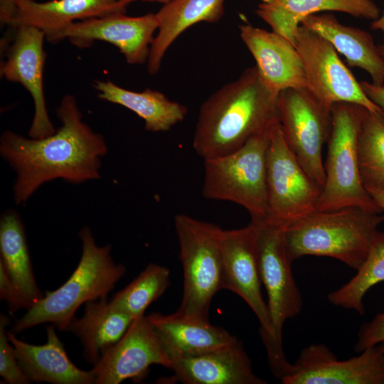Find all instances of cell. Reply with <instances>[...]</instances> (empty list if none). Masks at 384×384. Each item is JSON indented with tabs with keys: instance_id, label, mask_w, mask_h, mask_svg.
Returning a JSON list of instances; mask_svg holds the SVG:
<instances>
[{
	"instance_id": "ac0fdd59",
	"label": "cell",
	"mask_w": 384,
	"mask_h": 384,
	"mask_svg": "<svg viewBox=\"0 0 384 384\" xmlns=\"http://www.w3.org/2000/svg\"><path fill=\"white\" fill-rule=\"evenodd\" d=\"M173 379L186 384H265L252 368L241 341L203 354L171 359Z\"/></svg>"
},
{
	"instance_id": "cb8c5ba5",
	"label": "cell",
	"mask_w": 384,
	"mask_h": 384,
	"mask_svg": "<svg viewBox=\"0 0 384 384\" xmlns=\"http://www.w3.org/2000/svg\"><path fill=\"white\" fill-rule=\"evenodd\" d=\"M225 0H172L155 14L158 33L150 46L147 69L154 75L174 41L187 28L199 22L215 23L224 14Z\"/></svg>"
},
{
	"instance_id": "7402d4cb",
	"label": "cell",
	"mask_w": 384,
	"mask_h": 384,
	"mask_svg": "<svg viewBox=\"0 0 384 384\" xmlns=\"http://www.w3.org/2000/svg\"><path fill=\"white\" fill-rule=\"evenodd\" d=\"M0 262L15 286L16 311L28 310L44 294L36 283L25 226L19 213L7 209L0 218Z\"/></svg>"
},
{
	"instance_id": "ba28073f",
	"label": "cell",
	"mask_w": 384,
	"mask_h": 384,
	"mask_svg": "<svg viewBox=\"0 0 384 384\" xmlns=\"http://www.w3.org/2000/svg\"><path fill=\"white\" fill-rule=\"evenodd\" d=\"M174 226L183 270V297L176 313L209 321L211 301L222 289V228L186 214L174 217Z\"/></svg>"
},
{
	"instance_id": "d6986e66",
	"label": "cell",
	"mask_w": 384,
	"mask_h": 384,
	"mask_svg": "<svg viewBox=\"0 0 384 384\" xmlns=\"http://www.w3.org/2000/svg\"><path fill=\"white\" fill-rule=\"evenodd\" d=\"M55 327L46 326L47 340L33 345L18 339L8 330L18 364L30 381L52 384H95L91 370L77 367L69 358Z\"/></svg>"
},
{
	"instance_id": "5bb4252c",
	"label": "cell",
	"mask_w": 384,
	"mask_h": 384,
	"mask_svg": "<svg viewBox=\"0 0 384 384\" xmlns=\"http://www.w3.org/2000/svg\"><path fill=\"white\" fill-rule=\"evenodd\" d=\"M158 28L156 14L127 16L117 12L102 17L70 23L46 33V38L55 43L68 38L80 48L88 47L94 41L115 46L132 65L147 62L154 33Z\"/></svg>"
},
{
	"instance_id": "44dd1931",
	"label": "cell",
	"mask_w": 384,
	"mask_h": 384,
	"mask_svg": "<svg viewBox=\"0 0 384 384\" xmlns=\"http://www.w3.org/2000/svg\"><path fill=\"white\" fill-rule=\"evenodd\" d=\"M301 24L330 42L349 66L366 71L373 84L384 85V57L368 32L344 25L330 14L308 16Z\"/></svg>"
},
{
	"instance_id": "f35d334b",
	"label": "cell",
	"mask_w": 384,
	"mask_h": 384,
	"mask_svg": "<svg viewBox=\"0 0 384 384\" xmlns=\"http://www.w3.org/2000/svg\"><path fill=\"white\" fill-rule=\"evenodd\" d=\"M378 346H379L380 348L381 349L382 352L384 354V343H382L379 344Z\"/></svg>"
},
{
	"instance_id": "e0dca14e",
	"label": "cell",
	"mask_w": 384,
	"mask_h": 384,
	"mask_svg": "<svg viewBox=\"0 0 384 384\" xmlns=\"http://www.w3.org/2000/svg\"><path fill=\"white\" fill-rule=\"evenodd\" d=\"M238 28L262 80L270 90L279 93L288 88L307 87L303 63L293 43L278 33L248 23Z\"/></svg>"
},
{
	"instance_id": "ab89813d",
	"label": "cell",
	"mask_w": 384,
	"mask_h": 384,
	"mask_svg": "<svg viewBox=\"0 0 384 384\" xmlns=\"http://www.w3.org/2000/svg\"><path fill=\"white\" fill-rule=\"evenodd\" d=\"M262 2H264V3H270V2L273 1L274 0H262Z\"/></svg>"
},
{
	"instance_id": "4316f807",
	"label": "cell",
	"mask_w": 384,
	"mask_h": 384,
	"mask_svg": "<svg viewBox=\"0 0 384 384\" xmlns=\"http://www.w3.org/2000/svg\"><path fill=\"white\" fill-rule=\"evenodd\" d=\"M94 87L100 99L119 105L144 121L146 131L166 132L186 117L185 105L169 100L164 93L146 88L142 92L124 89L111 81L97 80Z\"/></svg>"
},
{
	"instance_id": "3957f363",
	"label": "cell",
	"mask_w": 384,
	"mask_h": 384,
	"mask_svg": "<svg viewBox=\"0 0 384 384\" xmlns=\"http://www.w3.org/2000/svg\"><path fill=\"white\" fill-rule=\"evenodd\" d=\"M383 221L382 213L358 207L316 210L284 227L287 251L292 262L308 255L328 257L358 270Z\"/></svg>"
},
{
	"instance_id": "d4e9b609",
	"label": "cell",
	"mask_w": 384,
	"mask_h": 384,
	"mask_svg": "<svg viewBox=\"0 0 384 384\" xmlns=\"http://www.w3.org/2000/svg\"><path fill=\"white\" fill-rule=\"evenodd\" d=\"M324 11L344 12L373 21L380 14L378 7L371 0H274L260 4L256 14L273 31L294 43L295 33L302 21Z\"/></svg>"
},
{
	"instance_id": "4fadbf2b",
	"label": "cell",
	"mask_w": 384,
	"mask_h": 384,
	"mask_svg": "<svg viewBox=\"0 0 384 384\" xmlns=\"http://www.w3.org/2000/svg\"><path fill=\"white\" fill-rule=\"evenodd\" d=\"M10 27L12 32L1 42L4 60L1 63V75L9 81L21 84L28 91L34 102L28 136L43 138L56 131L50 119L44 95L46 33L30 26Z\"/></svg>"
},
{
	"instance_id": "e575fe53",
	"label": "cell",
	"mask_w": 384,
	"mask_h": 384,
	"mask_svg": "<svg viewBox=\"0 0 384 384\" xmlns=\"http://www.w3.org/2000/svg\"><path fill=\"white\" fill-rule=\"evenodd\" d=\"M367 97L384 112V85H376L367 81L360 82Z\"/></svg>"
},
{
	"instance_id": "52a82bcc",
	"label": "cell",
	"mask_w": 384,
	"mask_h": 384,
	"mask_svg": "<svg viewBox=\"0 0 384 384\" xmlns=\"http://www.w3.org/2000/svg\"><path fill=\"white\" fill-rule=\"evenodd\" d=\"M251 221L257 228L260 273L267 294L273 330L272 346L267 351V360L274 376L281 380L289 373L292 366L283 348V326L287 320L301 312L303 300L293 277L292 261L284 242V227L268 220Z\"/></svg>"
},
{
	"instance_id": "2e32d148",
	"label": "cell",
	"mask_w": 384,
	"mask_h": 384,
	"mask_svg": "<svg viewBox=\"0 0 384 384\" xmlns=\"http://www.w3.org/2000/svg\"><path fill=\"white\" fill-rule=\"evenodd\" d=\"M151 365L169 368L171 361L145 315L134 319L122 338L90 370L95 384H119L144 378Z\"/></svg>"
},
{
	"instance_id": "484cf974",
	"label": "cell",
	"mask_w": 384,
	"mask_h": 384,
	"mask_svg": "<svg viewBox=\"0 0 384 384\" xmlns=\"http://www.w3.org/2000/svg\"><path fill=\"white\" fill-rule=\"evenodd\" d=\"M133 320L104 298L85 303L83 315L75 317L66 331L80 339L84 358L94 366L122 338Z\"/></svg>"
},
{
	"instance_id": "836d02e7",
	"label": "cell",
	"mask_w": 384,
	"mask_h": 384,
	"mask_svg": "<svg viewBox=\"0 0 384 384\" xmlns=\"http://www.w3.org/2000/svg\"><path fill=\"white\" fill-rule=\"evenodd\" d=\"M0 299L6 302L11 311H16V292L14 284L4 265L0 262Z\"/></svg>"
},
{
	"instance_id": "5b68a950",
	"label": "cell",
	"mask_w": 384,
	"mask_h": 384,
	"mask_svg": "<svg viewBox=\"0 0 384 384\" xmlns=\"http://www.w3.org/2000/svg\"><path fill=\"white\" fill-rule=\"evenodd\" d=\"M366 110L348 102L335 103L331 107L332 127L324 165L325 181L316 210L358 207L382 213L364 187L359 162L358 135Z\"/></svg>"
},
{
	"instance_id": "8992f818",
	"label": "cell",
	"mask_w": 384,
	"mask_h": 384,
	"mask_svg": "<svg viewBox=\"0 0 384 384\" xmlns=\"http://www.w3.org/2000/svg\"><path fill=\"white\" fill-rule=\"evenodd\" d=\"M274 126L231 153L204 159L202 192L206 198L238 204L252 221L267 219V154Z\"/></svg>"
},
{
	"instance_id": "8fae6325",
	"label": "cell",
	"mask_w": 384,
	"mask_h": 384,
	"mask_svg": "<svg viewBox=\"0 0 384 384\" xmlns=\"http://www.w3.org/2000/svg\"><path fill=\"white\" fill-rule=\"evenodd\" d=\"M294 44L301 57L307 88L328 108L338 102L361 105L383 113L366 95L353 74L340 59L332 44L300 24Z\"/></svg>"
},
{
	"instance_id": "f546056e",
	"label": "cell",
	"mask_w": 384,
	"mask_h": 384,
	"mask_svg": "<svg viewBox=\"0 0 384 384\" xmlns=\"http://www.w3.org/2000/svg\"><path fill=\"white\" fill-rule=\"evenodd\" d=\"M361 168L384 172V114L366 110L358 141Z\"/></svg>"
},
{
	"instance_id": "4dcf8cb0",
	"label": "cell",
	"mask_w": 384,
	"mask_h": 384,
	"mask_svg": "<svg viewBox=\"0 0 384 384\" xmlns=\"http://www.w3.org/2000/svg\"><path fill=\"white\" fill-rule=\"evenodd\" d=\"M9 318L0 314V375L9 384H28L31 383L20 367L14 348L8 337L6 326Z\"/></svg>"
},
{
	"instance_id": "7c38bea8",
	"label": "cell",
	"mask_w": 384,
	"mask_h": 384,
	"mask_svg": "<svg viewBox=\"0 0 384 384\" xmlns=\"http://www.w3.org/2000/svg\"><path fill=\"white\" fill-rule=\"evenodd\" d=\"M221 289L240 297L260 322V334L266 351L272 346L273 330L262 284L257 245V228L250 223L245 227L223 230L220 234Z\"/></svg>"
},
{
	"instance_id": "9c48e42d",
	"label": "cell",
	"mask_w": 384,
	"mask_h": 384,
	"mask_svg": "<svg viewBox=\"0 0 384 384\" xmlns=\"http://www.w3.org/2000/svg\"><path fill=\"white\" fill-rule=\"evenodd\" d=\"M279 121L289 148L322 189L325 181L322 148L328 142L332 116L306 87L288 88L278 96Z\"/></svg>"
},
{
	"instance_id": "d590c367",
	"label": "cell",
	"mask_w": 384,
	"mask_h": 384,
	"mask_svg": "<svg viewBox=\"0 0 384 384\" xmlns=\"http://www.w3.org/2000/svg\"><path fill=\"white\" fill-rule=\"evenodd\" d=\"M17 0H0V21L9 24L16 9Z\"/></svg>"
},
{
	"instance_id": "74e56055",
	"label": "cell",
	"mask_w": 384,
	"mask_h": 384,
	"mask_svg": "<svg viewBox=\"0 0 384 384\" xmlns=\"http://www.w3.org/2000/svg\"><path fill=\"white\" fill-rule=\"evenodd\" d=\"M139 1V0H118V2H119V4L126 9V6L133 2V1ZM140 1H155V2H159V3H162L164 4H167L170 1H171L172 0H140Z\"/></svg>"
},
{
	"instance_id": "f1b7e54d",
	"label": "cell",
	"mask_w": 384,
	"mask_h": 384,
	"mask_svg": "<svg viewBox=\"0 0 384 384\" xmlns=\"http://www.w3.org/2000/svg\"><path fill=\"white\" fill-rule=\"evenodd\" d=\"M170 282V271L164 266L149 264L127 286L115 293L110 303L133 319L144 315L147 307L159 298Z\"/></svg>"
},
{
	"instance_id": "277c9868",
	"label": "cell",
	"mask_w": 384,
	"mask_h": 384,
	"mask_svg": "<svg viewBox=\"0 0 384 384\" xmlns=\"http://www.w3.org/2000/svg\"><path fill=\"white\" fill-rule=\"evenodd\" d=\"M82 253L79 262L67 281L52 292H46L13 324L11 331L19 334L42 324L53 325L66 331L75 317V312L90 301L107 298L115 284L124 275L125 267L112 258V246H98L88 227L79 232Z\"/></svg>"
},
{
	"instance_id": "9a60e30c",
	"label": "cell",
	"mask_w": 384,
	"mask_h": 384,
	"mask_svg": "<svg viewBox=\"0 0 384 384\" xmlns=\"http://www.w3.org/2000/svg\"><path fill=\"white\" fill-rule=\"evenodd\" d=\"M283 384H384V354L379 346L338 360L325 345L304 348Z\"/></svg>"
},
{
	"instance_id": "7a4b0ae2",
	"label": "cell",
	"mask_w": 384,
	"mask_h": 384,
	"mask_svg": "<svg viewBox=\"0 0 384 384\" xmlns=\"http://www.w3.org/2000/svg\"><path fill=\"white\" fill-rule=\"evenodd\" d=\"M278 96L255 65L245 70L201 105L193 139L196 153L203 160L228 154L274 127L279 122Z\"/></svg>"
},
{
	"instance_id": "8d00e7d4",
	"label": "cell",
	"mask_w": 384,
	"mask_h": 384,
	"mask_svg": "<svg viewBox=\"0 0 384 384\" xmlns=\"http://www.w3.org/2000/svg\"><path fill=\"white\" fill-rule=\"evenodd\" d=\"M371 29L379 30L383 33V43L380 46L383 55L384 57V11L379 17L375 20L373 21L370 25Z\"/></svg>"
},
{
	"instance_id": "d6a6232c",
	"label": "cell",
	"mask_w": 384,
	"mask_h": 384,
	"mask_svg": "<svg viewBox=\"0 0 384 384\" xmlns=\"http://www.w3.org/2000/svg\"><path fill=\"white\" fill-rule=\"evenodd\" d=\"M361 171L364 187L384 213V172L366 168Z\"/></svg>"
},
{
	"instance_id": "6da1fadb",
	"label": "cell",
	"mask_w": 384,
	"mask_h": 384,
	"mask_svg": "<svg viewBox=\"0 0 384 384\" xmlns=\"http://www.w3.org/2000/svg\"><path fill=\"white\" fill-rule=\"evenodd\" d=\"M56 112L61 126L48 137L27 138L11 130L1 136V156L16 174L13 193L17 206L53 180L78 184L100 178L102 158L107 153L104 137L82 121L73 95H65Z\"/></svg>"
},
{
	"instance_id": "ffe728a7",
	"label": "cell",
	"mask_w": 384,
	"mask_h": 384,
	"mask_svg": "<svg viewBox=\"0 0 384 384\" xmlns=\"http://www.w3.org/2000/svg\"><path fill=\"white\" fill-rule=\"evenodd\" d=\"M147 317L170 361L176 357L208 353L237 339L209 321L181 316L176 312L169 315L155 312Z\"/></svg>"
},
{
	"instance_id": "30bf717a",
	"label": "cell",
	"mask_w": 384,
	"mask_h": 384,
	"mask_svg": "<svg viewBox=\"0 0 384 384\" xmlns=\"http://www.w3.org/2000/svg\"><path fill=\"white\" fill-rule=\"evenodd\" d=\"M321 191L287 146L279 122L267 154L266 220L285 227L305 217L316 210Z\"/></svg>"
},
{
	"instance_id": "603a6c76",
	"label": "cell",
	"mask_w": 384,
	"mask_h": 384,
	"mask_svg": "<svg viewBox=\"0 0 384 384\" xmlns=\"http://www.w3.org/2000/svg\"><path fill=\"white\" fill-rule=\"evenodd\" d=\"M118 0H17L16 11L8 24L15 27L30 26L46 33L65 26L75 20L102 17L125 12Z\"/></svg>"
},
{
	"instance_id": "83f0119b",
	"label": "cell",
	"mask_w": 384,
	"mask_h": 384,
	"mask_svg": "<svg viewBox=\"0 0 384 384\" xmlns=\"http://www.w3.org/2000/svg\"><path fill=\"white\" fill-rule=\"evenodd\" d=\"M357 273L346 284L330 292L329 302L338 307L364 315L363 299L373 286L384 282V231H378L370 252Z\"/></svg>"
},
{
	"instance_id": "1f68e13d",
	"label": "cell",
	"mask_w": 384,
	"mask_h": 384,
	"mask_svg": "<svg viewBox=\"0 0 384 384\" xmlns=\"http://www.w3.org/2000/svg\"><path fill=\"white\" fill-rule=\"evenodd\" d=\"M382 343H384V311L377 314L371 321L361 325L355 350L359 353Z\"/></svg>"
}]
</instances>
